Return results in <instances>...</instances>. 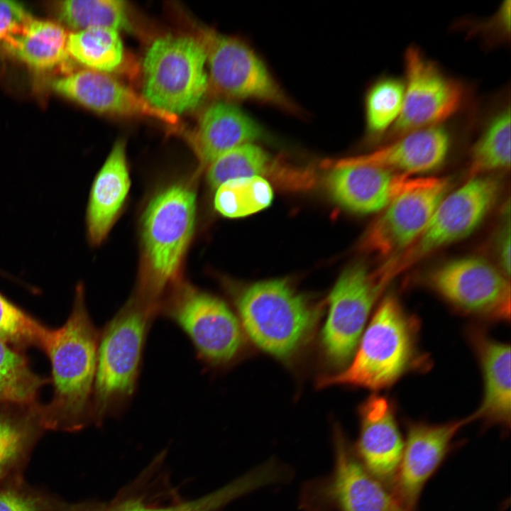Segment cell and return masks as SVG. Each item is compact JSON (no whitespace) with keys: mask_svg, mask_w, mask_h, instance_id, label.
I'll return each mask as SVG.
<instances>
[{"mask_svg":"<svg viewBox=\"0 0 511 511\" xmlns=\"http://www.w3.org/2000/svg\"><path fill=\"white\" fill-rule=\"evenodd\" d=\"M99 337L79 285L68 319L50 330L43 350L50 361L53 384L50 401L38 407L44 429L72 432L93 422Z\"/></svg>","mask_w":511,"mask_h":511,"instance_id":"cell-1","label":"cell"},{"mask_svg":"<svg viewBox=\"0 0 511 511\" xmlns=\"http://www.w3.org/2000/svg\"><path fill=\"white\" fill-rule=\"evenodd\" d=\"M195 217L192 182L173 183L151 199L142 216L141 261L133 295L159 309L165 295L180 284Z\"/></svg>","mask_w":511,"mask_h":511,"instance_id":"cell-2","label":"cell"},{"mask_svg":"<svg viewBox=\"0 0 511 511\" xmlns=\"http://www.w3.org/2000/svg\"><path fill=\"white\" fill-rule=\"evenodd\" d=\"M417 319L389 295L380 302L361 340L351 363L341 373L321 380L320 385H349L381 390L421 367L417 350Z\"/></svg>","mask_w":511,"mask_h":511,"instance_id":"cell-3","label":"cell"},{"mask_svg":"<svg viewBox=\"0 0 511 511\" xmlns=\"http://www.w3.org/2000/svg\"><path fill=\"white\" fill-rule=\"evenodd\" d=\"M158 313L157 308L133 295L99 334L93 422L119 412L132 398L145 337Z\"/></svg>","mask_w":511,"mask_h":511,"instance_id":"cell-4","label":"cell"},{"mask_svg":"<svg viewBox=\"0 0 511 511\" xmlns=\"http://www.w3.org/2000/svg\"><path fill=\"white\" fill-rule=\"evenodd\" d=\"M239 315L251 340L278 358L292 356L319 317V309L284 280H268L246 288L236 300Z\"/></svg>","mask_w":511,"mask_h":511,"instance_id":"cell-5","label":"cell"},{"mask_svg":"<svg viewBox=\"0 0 511 511\" xmlns=\"http://www.w3.org/2000/svg\"><path fill=\"white\" fill-rule=\"evenodd\" d=\"M207 54L198 38L155 39L143 61V94L153 106L176 115L194 109L208 89Z\"/></svg>","mask_w":511,"mask_h":511,"instance_id":"cell-6","label":"cell"},{"mask_svg":"<svg viewBox=\"0 0 511 511\" xmlns=\"http://www.w3.org/2000/svg\"><path fill=\"white\" fill-rule=\"evenodd\" d=\"M500 182L488 175L472 177L439 203L419 236L375 270L387 282L432 253L471 233L495 204Z\"/></svg>","mask_w":511,"mask_h":511,"instance_id":"cell-7","label":"cell"},{"mask_svg":"<svg viewBox=\"0 0 511 511\" xmlns=\"http://www.w3.org/2000/svg\"><path fill=\"white\" fill-rule=\"evenodd\" d=\"M334 466L327 477L306 484L304 511H406L393 493L362 464L340 431L334 436Z\"/></svg>","mask_w":511,"mask_h":511,"instance_id":"cell-8","label":"cell"},{"mask_svg":"<svg viewBox=\"0 0 511 511\" xmlns=\"http://www.w3.org/2000/svg\"><path fill=\"white\" fill-rule=\"evenodd\" d=\"M167 295L163 300L159 312L185 332L203 361L220 365L237 355L243 342L241 326L223 301L180 284Z\"/></svg>","mask_w":511,"mask_h":511,"instance_id":"cell-9","label":"cell"},{"mask_svg":"<svg viewBox=\"0 0 511 511\" xmlns=\"http://www.w3.org/2000/svg\"><path fill=\"white\" fill-rule=\"evenodd\" d=\"M405 94L400 114L383 138L391 141L419 128L442 124L458 111L466 99V88L445 74L420 49L410 45L405 52Z\"/></svg>","mask_w":511,"mask_h":511,"instance_id":"cell-10","label":"cell"},{"mask_svg":"<svg viewBox=\"0 0 511 511\" xmlns=\"http://www.w3.org/2000/svg\"><path fill=\"white\" fill-rule=\"evenodd\" d=\"M199 33L217 92L231 99H254L296 111L265 64L243 40L209 29Z\"/></svg>","mask_w":511,"mask_h":511,"instance_id":"cell-11","label":"cell"},{"mask_svg":"<svg viewBox=\"0 0 511 511\" xmlns=\"http://www.w3.org/2000/svg\"><path fill=\"white\" fill-rule=\"evenodd\" d=\"M428 284L461 312L489 320L510 317L509 278L488 261L466 257L444 263L430 273Z\"/></svg>","mask_w":511,"mask_h":511,"instance_id":"cell-12","label":"cell"},{"mask_svg":"<svg viewBox=\"0 0 511 511\" xmlns=\"http://www.w3.org/2000/svg\"><path fill=\"white\" fill-rule=\"evenodd\" d=\"M387 287L363 265L346 269L329 296V312L323 329L325 353L336 365L352 357L369 314Z\"/></svg>","mask_w":511,"mask_h":511,"instance_id":"cell-13","label":"cell"},{"mask_svg":"<svg viewBox=\"0 0 511 511\" xmlns=\"http://www.w3.org/2000/svg\"><path fill=\"white\" fill-rule=\"evenodd\" d=\"M450 184L448 178L428 177L421 186L394 199L369 227L363 249L390 257L409 246L449 193Z\"/></svg>","mask_w":511,"mask_h":511,"instance_id":"cell-14","label":"cell"},{"mask_svg":"<svg viewBox=\"0 0 511 511\" xmlns=\"http://www.w3.org/2000/svg\"><path fill=\"white\" fill-rule=\"evenodd\" d=\"M472 421L470 415L441 424H408L400 463L391 488L406 511H416L422 490L451 449L454 437Z\"/></svg>","mask_w":511,"mask_h":511,"instance_id":"cell-15","label":"cell"},{"mask_svg":"<svg viewBox=\"0 0 511 511\" xmlns=\"http://www.w3.org/2000/svg\"><path fill=\"white\" fill-rule=\"evenodd\" d=\"M51 89L92 111L123 117L150 118L176 125V115L150 104L142 95L115 77L89 69L51 80Z\"/></svg>","mask_w":511,"mask_h":511,"instance_id":"cell-16","label":"cell"},{"mask_svg":"<svg viewBox=\"0 0 511 511\" xmlns=\"http://www.w3.org/2000/svg\"><path fill=\"white\" fill-rule=\"evenodd\" d=\"M428 177L408 176L368 165L339 163L327 180L334 199L357 213L383 211L401 194L423 185Z\"/></svg>","mask_w":511,"mask_h":511,"instance_id":"cell-17","label":"cell"},{"mask_svg":"<svg viewBox=\"0 0 511 511\" xmlns=\"http://www.w3.org/2000/svg\"><path fill=\"white\" fill-rule=\"evenodd\" d=\"M361 429L353 449L366 468L391 490L405 440L392 405L381 396L370 397L361 407Z\"/></svg>","mask_w":511,"mask_h":511,"instance_id":"cell-18","label":"cell"},{"mask_svg":"<svg viewBox=\"0 0 511 511\" xmlns=\"http://www.w3.org/2000/svg\"><path fill=\"white\" fill-rule=\"evenodd\" d=\"M451 143L449 130L439 124L407 133L369 154L339 163L372 165L412 176L440 166L448 155Z\"/></svg>","mask_w":511,"mask_h":511,"instance_id":"cell-19","label":"cell"},{"mask_svg":"<svg viewBox=\"0 0 511 511\" xmlns=\"http://www.w3.org/2000/svg\"><path fill=\"white\" fill-rule=\"evenodd\" d=\"M260 126L236 105L219 101L203 112L189 141L202 167L230 150L262 136Z\"/></svg>","mask_w":511,"mask_h":511,"instance_id":"cell-20","label":"cell"},{"mask_svg":"<svg viewBox=\"0 0 511 511\" xmlns=\"http://www.w3.org/2000/svg\"><path fill=\"white\" fill-rule=\"evenodd\" d=\"M471 340L477 353L483 379V398L478 410L472 414L488 426L510 428L511 379L510 346L495 341L481 330L473 329Z\"/></svg>","mask_w":511,"mask_h":511,"instance_id":"cell-21","label":"cell"},{"mask_svg":"<svg viewBox=\"0 0 511 511\" xmlns=\"http://www.w3.org/2000/svg\"><path fill=\"white\" fill-rule=\"evenodd\" d=\"M131 180L122 139L114 145L92 184L86 216L91 244H100L117 219L130 189Z\"/></svg>","mask_w":511,"mask_h":511,"instance_id":"cell-22","label":"cell"},{"mask_svg":"<svg viewBox=\"0 0 511 511\" xmlns=\"http://www.w3.org/2000/svg\"><path fill=\"white\" fill-rule=\"evenodd\" d=\"M39 405L0 408V485L21 472L43 430Z\"/></svg>","mask_w":511,"mask_h":511,"instance_id":"cell-23","label":"cell"},{"mask_svg":"<svg viewBox=\"0 0 511 511\" xmlns=\"http://www.w3.org/2000/svg\"><path fill=\"white\" fill-rule=\"evenodd\" d=\"M68 33L57 23L33 18L23 32L2 48L29 67L51 70L70 67Z\"/></svg>","mask_w":511,"mask_h":511,"instance_id":"cell-24","label":"cell"},{"mask_svg":"<svg viewBox=\"0 0 511 511\" xmlns=\"http://www.w3.org/2000/svg\"><path fill=\"white\" fill-rule=\"evenodd\" d=\"M67 51L89 70L107 74L124 69L127 59L119 31L109 28H89L69 34Z\"/></svg>","mask_w":511,"mask_h":511,"instance_id":"cell-25","label":"cell"},{"mask_svg":"<svg viewBox=\"0 0 511 511\" xmlns=\"http://www.w3.org/2000/svg\"><path fill=\"white\" fill-rule=\"evenodd\" d=\"M48 383L17 349L0 340V408L38 405V392Z\"/></svg>","mask_w":511,"mask_h":511,"instance_id":"cell-26","label":"cell"},{"mask_svg":"<svg viewBox=\"0 0 511 511\" xmlns=\"http://www.w3.org/2000/svg\"><path fill=\"white\" fill-rule=\"evenodd\" d=\"M55 12L62 23L76 31L89 28L134 29L129 6L121 0L61 1Z\"/></svg>","mask_w":511,"mask_h":511,"instance_id":"cell-27","label":"cell"},{"mask_svg":"<svg viewBox=\"0 0 511 511\" xmlns=\"http://www.w3.org/2000/svg\"><path fill=\"white\" fill-rule=\"evenodd\" d=\"M510 166V106L504 104L488 119L471 150L472 177Z\"/></svg>","mask_w":511,"mask_h":511,"instance_id":"cell-28","label":"cell"},{"mask_svg":"<svg viewBox=\"0 0 511 511\" xmlns=\"http://www.w3.org/2000/svg\"><path fill=\"white\" fill-rule=\"evenodd\" d=\"M273 197L272 187L263 177H242L229 180L216 187L214 204L221 215L238 218L268 207Z\"/></svg>","mask_w":511,"mask_h":511,"instance_id":"cell-29","label":"cell"},{"mask_svg":"<svg viewBox=\"0 0 511 511\" xmlns=\"http://www.w3.org/2000/svg\"><path fill=\"white\" fill-rule=\"evenodd\" d=\"M404 94V81L393 77H382L370 87L365 101L366 121L373 140L384 138L397 120Z\"/></svg>","mask_w":511,"mask_h":511,"instance_id":"cell-30","label":"cell"},{"mask_svg":"<svg viewBox=\"0 0 511 511\" xmlns=\"http://www.w3.org/2000/svg\"><path fill=\"white\" fill-rule=\"evenodd\" d=\"M237 498L231 484L199 498L170 505H157L142 497H120L107 503L74 504L72 511H216Z\"/></svg>","mask_w":511,"mask_h":511,"instance_id":"cell-31","label":"cell"},{"mask_svg":"<svg viewBox=\"0 0 511 511\" xmlns=\"http://www.w3.org/2000/svg\"><path fill=\"white\" fill-rule=\"evenodd\" d=\"M271 165L270 155L260 146L247 143L238 145L214 160L207 168V180L216 188L229 180L261 176Z\"/></svg>","mask_w":511,"mask_h":511,"instance_id":"cell-32","label":"cell"},{"mask_svg":"<svg viewBox=\"0 0 511 511\" xmlns=\"http://www.w3.org/2000/svg\"><path fill=\"white\" fill-rule=\"evenodd\" d=\"M50 329L0 294V340L16 349L33 346L43 351Z\"/></svg>","mask_w":511,"mask_h":511,"instance_id":"cell-33","label":"cell"},{"mask_svg":"<svg viewBox=\"0 0 511 511\" xmlns=\"http://www.w3.org/2000/svg\"><path fill=\"white\" fill-rule=\"evenodd\" d=\"M71 504L26 485L22 477L0 485V511H70Z\"/></svg>","mask_w":511,"mask_h":511,"instance_id":"cell-34","label":"cell"},{"mask_svg":"<svg viewBox=\"0 0 511 511\" xmlns=\"http://www.w3.org/2000/svg\"><path fill=\"white\" fill-rule=\"evenodd\" d=\"M510 1H505L496 13L490 18L473 23L469 26V33L478 34L489 45L505 42L510 33Z\"/></svg>","mask_w":511,"mask_h":511,"instance_id":"cell-35","label":"cell"},{"mask_svg":"<svg viewBox=\"0 0 511 511\" xmlns=\"http://www.w3.org/2000/svg\"><path fill=\"white\" fill-rule=\"evenodd\" d=\"M33 16L20 3L0 0V45L4 47L20 35Z\"/></svg>","mask_w":511,"mask_h":511,"instance_id":"cell-36","label":"cell"},{"mask_svg":"<svg viewBox=\"0 0 511 511\" xmlns=\"http://www.w3.org/2000/svg\"><path fill=\"white\" fill-rule=\"evenodd\" d=\"M502 230V235L499 243V256L501 263V270L506 275H510V223L505 226Z\"/></svg>","mask_w":511,"mask_h":511,"instance_id":"cell-37","label":"cell"}]
</instances>
